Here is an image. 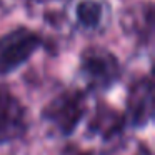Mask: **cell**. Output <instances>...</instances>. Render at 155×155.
Wrapping results in <instances>:
<instances>
[{
    "instance_id": "1",
    "label": "cell",
    "mask_w": 155,
    "mask_h": 155,
    "mask_svg": "<svg viewBox=\"0 0 155 155\" xmlns=\"http://www.w3.org/2000/svg\"><path fill=\"white\" fill-rule=\"evenodd\" d=\"M42 38L27 27H17L0 37V74H10L40 48Z\"/></svg>"
},
{
    "instance_id": "2",
    "label": "cell",
    "mask_w": 155,
    "mask_h": 155,
    "mask_svg": "<svg viewBox=\"0 0 155 155\" xmlns=\"http://www.w3.org/2000/svg\"><path fill=\"white\" fill-rule=\"evenodd\" d=\"M80 72L92 88H108L120 77V64L110 50L92 45L82 52Z\"/></svg>"
},
{
    "instance_id": "3",
    "label": "cell",
    "mask_w": 155,
    "mask_h": 155,
    "mask_svg": "<svg viewBox=\"0 0 155 155\" xmlns=\"http://www.w3.org/2000/svg\"><path fill=\"white\" fill-rule=\"evenodd\" d=\"M27 128V112L22 102L0 85V143L10 142L24 135Z\"/></svg>"
},
{
    "instance_id": "4",
    "label": "cell",
    "mask_w": 155,
    "mask_h": 155,
    "mask_svg": "<svg viewBox=\"0 0 155 155\" xmlns=\"http://www.w3.org/2000/svg\"><path fill=\"white\" fill-rule=\"evenodd\" d=\"M70 18L85 34H100L110 20V8L105 0H72Z\"/></svg>"
},
{
    "instance_id": "5",
    "label": "cell",
    "mask_w": 155,
    "mask_h": 155,
    "mask_svg": "<svg viewBox=\"0 0 155 155\" xmlns=\"http://www.w3.org/2000/svg\"><path fill=\"white\" fill-rule=\"evenodd\" d=\"M47 114L60 130H70L84 114V95L80 92H65L47 107Z\"/></svg>"
},
{
    "instance_id": "6",
    "label": "cell",
    "mask_w": 155,
    "mask_h": 155,
    "mask_svg": "<svg viewBox=\"0 0 155 155\" xmlns=\"http://www.w3.org/2000/svg\"><path fill=\"white\" fill-rule=\"evenodd\" d=\"M122 27L128 35H135L138 40L148 42L152 37V4L142 2L125 10Z\"/></svg>"
},
{
    "instance_id": "7",
    "label": "cell",
    "mask_w": 155,
    "mask_h": 155,
    "mask_svg": "<svg viewBox=\"0 0 155 155\" xmlns=\"http://www.w3.org/2000/svg\"><path fill=\"white\" fill-rule=\"evenodd\" d=\"M128 110L135 124H143L152 114V82L150 77L135 82L128 95Z\"/></svg>"
},
{
    "instance_id": "8",
    "label": "cell",
    "mask_w": 155,
    "mask_h": 155,
    "mask_svg": "<svg viewBox=\"0 0 155 155\" xmlns=\"http://www.w3.org/2000/svg\"><path fill=\"white\" fill-rule=\"evenodd\" d=\"M37 2H44V0H37Z\"/></svg>"
}]
</instances>
